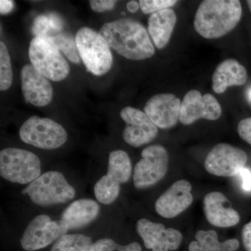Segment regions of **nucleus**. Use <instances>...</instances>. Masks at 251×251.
I'll return each mask as SVG.
<instances>
[{
    "mask_svg": "<svg viewBox=\"0 0 251 251\" xmlns=\"http://www.w3.org/2000/svg\"><path fill=\"white\" fill-rule=\"evenodd\" d=\"M34 204L48 206L64 204L74 199L75 191L62 173L49 171L41 175L22 191Z\"/></svg>",
    "mask_w": 251,
    "mask_h": 251,
    "instance_id": "3",
    "label": "nucleus"
},
{
    "mask_svg": "<svg viewBox=\"0 0 251 251\" xmlns=\"http://www.w3.org/2000/svg\"><path fill=\"white\" fill-rule=\"evenodd\" d=\"M247 69L238 61L228 59L216 67L212 76V88L216 94H223L232 86H242L247 82Z\"/></svg>",
    "mask_w": 251,
    "mask_h": 251,
    "instance_id": "18",
    "label": "nucleus"
},
{
    "mask_svg": "<svg viewBox=\"0 0 251 251\" xmlns=\"http://www.w3.org/2000/svg\"><path fill=\"white\" fill-rule=\"evenodd\" d=\"M238 133L244 141L251 145V118H246L239 122Z\"/></svg>",
    "mask_w": 251,
    "mask_h": 251,
    "instance_id": "31",
    "label": "nucleus"
},
{
    "mask_svg": "<svg viewBox=\"0 0 251 251\" xmlns=\"http://www.w3.org/2000/svg\"><path fill=\"white\" fill-rule=\"evenodd\" d=\"M69 230L62 220L52 221L50 216L41 214L29 222L20 242L24 251H39L53 244Z\"/></svg>",
    "mask_w": 251,
    "mask_h": 251,
    "instance_id": "8",
    "label": "nucleus"
},
{
    "mask_svg": "<svg viewBox=\"0 0 251 251\" xmlns=\"http://www.w3.org/2000/svg\"><path fill=\"white\" fill-rule=\"evenodd\" d=\"M99 33L110 48L125 58L144 60L155 53L146 28L135 20L123 18L105 23Z\"/></svg>",
    "mask_w": 251,
    "mask_h": 251,
    "instance_id": "1",
    "label": "nucleus"
},
{
    "mask_svg": "<svg viewBox=\"0 0 251 251\" xmlns=\"http://www.w3.org/2000/svg\"><path fill=\"white\" fill-rule=\"evenodd\" d=\"M176 2V0H140L138 1L140 9L145 14H153L161 10L170 9Z\"/></svg>",
    "mask_w": 251,
    "mask_h": 251,
    "instance_id": "28",
    "label": "nucleus"
},
{
    "mask_svg": "<svg viewBox=\"0 0 251 251\" xmlns=\"http://www.w3.org/2000/svg\"><path fill=\"white\" fill-rule=\"evenodd\" d=\"M248 6H249V9H250V11L251 12V0H249V1H247Z\"/></svg>",
    "mask_w": 251,
    "mask_h": 251,
    "instance_id": "36",
    "label": "nucleus"
},
{
    "mask_svg": "<svg viewBox=\"0 0 251 251\" xmlns=\"http://www.w3.org/2000/svg\"><path fill=\"white\" fill-rule=\"evenodd\" d=\"M13 82L12 67L9 50L4 42H0V90L6 91Z\"/></svg>",
    "mask_w": 251,
    "mask_h": 251,
    "instance_id": "26",
    "label": "nucleus"
},
{
    "mask_svg": "<svg viewBox=\"0 0 251 251\" xmlns=\"http://www.w3.org/2000/svg\"><path fill=\"white\" fill-rule=\"evenodd\" d=\"M41 173V160L35 153L14 148L0 151V175L6 181L29 184L40 176Z\"/></svg>",
    "mask_w": 251,
    "mask_h": 251,
    "instance_id": "4",
    "label": "nucleus"
},
{
    "mask_svg": "<svg viewBox=\"0 0 251 251\" xmlns=\"http://www.w3.org/2000/svg\"><path fill=\"white\" fill-rule=\"evenodd\" d=\"M31 65L49 80L59 82L69 75L70 67L51 39L35 36L29 44Z\"/></svg>",
    "mask_w": 251,
    "mask_h": 251,
    "instance_id": "5",
    "label": "nucleus"
},
{
    "mask_svg": "<svg viewBox=\"0 0 251 251\" xmlns=\"http://www.w3.org/2000/svg\"><path fill=\"white\" fill-rule=\"evenodd\" d=\"M21 90L26 101L34 106L49 105L53 97L52 85L31 64L24 66L21 72Z\"/></svg>",
    "mask_w": 251,
    "mask_h": 251,
    "instance_id": "16",
    "label": "nucleus"
},
{
    "mask_svg": "<svg viewBox=\"0 0 251 251\" xmlns=\"http://www.w3.org/2000/svg\"><path fill=\"white\" fill-rule=\"evenodd\" d=\"M196 241L190 243L188 251H237L240 247L236 239L220 242L215 230H199Z\"/></svg>",
    "mask_w": 251,
    "mask_h": 251,
    "instance_id": "21",
    "label": "nucleus"
},
{
    "mask_svg": "<svg viewBox=\"0 0 251 251\" xmlns=\"http://www.w3.org/2000/svg\"><path fill=\"white\" fill-rule=\"evenodd\" d=\"M120 117L126 124L123 138L130 146L139 148L147 145L158 135V127L139 109L126 107L120 112Z\"/></svg>",
    "mask_w": 251,
    "mask_h": 251,
    "instance_id": "12",
    "label": "nucleus"
},
{
    "mask_svg": "<svg viewBox=\"0 0 251 251\" xmlns=\"http://www.w3.org/2000/svg\"><path fill=\"white\" fill-rule=\"evenodd\" d=\"M106 175L120 185L128 182L132 175L131 161L128 153L120 150L111 151Z\"/></svg>",
    "mask_w": 251,
    "mask_h": 251,
    "instance_id": "22",
    "label": "nucleus"
},
{
    "mask_svg": "<svg viewBox=\"0 0 251 251\" xmlns=\"http://www.w3.org/2000/svg\"><path fill=\"white\" fill-rule=\"evenodd\" d=\"M242 15L240 1L205 0L198 6L194 27L204 39H218L234 29Z\"/></svg>",
    "mask_w": 251,
    "mask_h": 251,
    "instance_id": "2",
    "label": "nucleus"
},
{
    "mask_svg": "<svg viewBox=\"0 0 251 251\" xmlns=\"http://www.w3.org/2000/svg\"><path fill=\"white\" fill-rule=\"evenodd\" d=\"M100 206L92 199H79L74 201L64 209L62 214L63 221L71 230L85 227L98 217Z\"/></svg>",
    "mask_w": 251,
    "mask_h": 251,
    "instance_id": "19",
    "label": "nucleus"
},
{
    "mask_svg": "<svg viewBox=\"0 0 251 251\" xmlns=\"http://www.w3.org/2000/svg\"><path fill=\"white\" fill-rule=\"evenodd\" d=\"M242 237L243 245L246 251H251V221L243 227Z\"/></svg>",
    "mask_w": 251,
    "mask_h": 251,
    "instance_id": "32",
    "label": "nucleus"
},
{
    "mask_svg": "<svg viewBox=\"0 0 251 251\" xmlns=\"http://www.w3.org/2000/svg\"><path fill=\"white\" fill-rule=\"evenodd\" d=\"M169 155L164 147L153 145L144 149L142 159L135 165L133 183L138 189L151 187L159 182L168 169Z\"/></svg>",
    "mask_w": 251,
    "mask_h": 251,
    "instance_id": "9",
    "label": "nucleus"
},
{
    "mask_svg": "<svg viewBox=\"0 0 251 251\" xmlns=\"http://www.w3.org/2000/svg\"><path fill=\"white\" fill-rule=\"evenodd\" d=\"M50 30V21L48 15H41L37 16L33 23L31 31L35 36L46 37Z\"/></svg>",
    "mask_w": 251,
    "mask_h": 251,
    "instance_id": "29",
    "label": "nucleus"
},
{
    "mask_svg": "<svg viewBox=\"0 0 251 251\" xmlns=\"http://www.w3.org/2000/svg\"><path fill=\"white\" fill-rule=\"evenodd\" d=\"M176 23L173 9H166L153 13L148 20V32L158 49H163L169 43Z\"/></svg>",
    "mask_w": 251,
    "mask_h": 251,
    "instance_id": "20",
    "label": "nucleus"
},
{
    "mask_svg": "<svg viewBox=\"0 0 251 251\" xmlns=\"http://www.w3.org/2000/svg\"><path fill=\"white\" fill-rule=\"evenodd\" d=\"M242 179V187L246 191H251V171L248 168H243L240 172Z\"/></svg>",
    "mask_w": 251,
    "mask_h": 251,
    "instance_id": "33",
    "label": "nucleus"
},
{
    "mask_svg": "<svg viewBox=\"0 0 251 251\" xmlns=\"http://www.w3.org/2000/svg\"><path fill=\"white\" fill-rule=\"evenodd\" d=\"M192 186L189 181H175L155 203L156 212L162 217L173 219L188 209L193 203Z\"/></svg>",
    "mask_w": 251,
    "mask_h": 251,
    "instance_id": "15",
    "label": "nucleus"
},
{
    "mask_svg": "<svg viewBox=\"0 0 251 251\" xmlns=\"http://www.w3.org/2000/svg\"><path fill=\"white\" fill-rule=\"evenodd\" d=\"M181 100L171 93L158 94L147 102L144 111L158 128H173L179 120Z\"/></svg>",
    "mask_w": 251,
    "mask_h": 251,
    "instance_id": "14",
    "label": "nucleus"
},
{
    "mask_svg": "<svg viewBox=\"0 0 251 251\" xmlns=\"http://www.w3.org/2000/svg\"><path fill=\"white\" fill-rule=\"evenodd\" d=\"M14 7V2L11 0L0 1V13L1 15L9 14Z\"/></svg>",
    "mask_w": 251,
    "mask_h": 251,
    "instance_id": "34",
    "label": "nucleus"
},
{
    "mask_svg": "<svg viewBox=\"0 0 251 251\" xmlns=\"http://www.w3.org/2000/svg\"><path fill=\"white\" fill-rule=\"evenodd\" d=\"M75 39L80 58L89 72L102 75L110 71L113 58L103 36L94 29L83 27L77 31Z\"/></svg>",
    "mask_w": 251,
    "mask_h": 251,
    "instance_id": "6",
    "label": "nucleus"
},
{
    "mask_svg": "<svg viewBox=\"0 0 251 251\" xmlns=\"http://www.w3.org/2000/svg\"><path fill=\"white\" fill-rule=\"evenodd\" d=\"M20 138L28 145L43 150H55L67 141L68 134L62 125L49 118L31 117L21 126Z\"/></svg>",
    "mask_w": 251,
    "mask_h": 251,
    "instance_id": "7",
    "label": "nucleus"
},
{
    "mask_svg": "<svg viewBox=\"0 0 251 251\" xmlns=\"http://www.w3.org/2000/svg\"><path fill=\"white\" fill-rule=\"evenodd\" d=\"M94 192L97 201L107 205L115 202L118 198L120 193V184L115 182L108 175H103L96 183Z\"/></svg>",
    "mask_w": 251,
    "mask_h": 251,
    "instance_id": "25",
    "label": "nucleus"
},
{
    "mask_svg": "<svg viewBox=\"0 0 251 251\" xmlns=\"http://www.w3.org/2000/svg\"><path fill=\"white\" fill-rule=\"evenodd\" d=\"M94 251H143L139 243L122 245L110 238H102L94 242Z\"/></svg>",
    "mask_w": 251,
    "mask_h": 251,
    "instance_id": "27",
    "label": "nucleus"
},
{
    "mask_svg": "<svg viewBox=\"0 0 251 251\" xmlns=\"http://www.w3.org/2000/svg\"><path fill=\"white\" fill-rule=\"evenodd\" d=\"M221 105L212 94L202 96L199 91L191 90L181 103L179 121L184 125H192L200 119L214 121L221 117Z\"/></svg>",
    "mask_w": 251,
    "mask_h": 251,
    "instance_id": "11",
    "label": "nucleus"
},
{
    "mask_svg": "<svg viewBox=\"0 0 251 251\" xmlns=\"http://www.w3.org/2000/svg\"><path fill=\"white\" fill-rule=\"evenodd\" d=\"M46 37L51 39L71 62L74 64L80 63V57L75 39L70 33L64 31L51 32Z\"/></svg>",
    "mask_w": 251,
    "mask_h": 251,
    "instance_id": "24",
    "label": "nucleus"
},
{
    "mask_svg": "<svg viewBox=\"0 0 251 251\" xmlns=\"http://www.w3.org/2000/svg\"><path fill=\"white\" fill-rule=\"evenodd\" d=\"M247 160V153L241 149L229 144H218L208 153L204 168L211 175L231 177L240 173Z\"/></svg>",
    "mask_w": 251,
    "mask_h": 251,
    "instance_id": "10",
    "label": "nucleus"
},
{
    "mask_svg": "<svg viewBox=\"0 0 251 251\" xmlns=\"http://www.w3.org/2000/svg\"><path fill=\"white\" fill-rule=\"evenodd\" d=\"M203 205L208 222L216 227H233L240 221L239 213L231 206L228 199L222 193H208Z\"/></svg>",
    "mask_w": 251,
    "mask_h": 251,
    "instance_id": "17",
    "label": "nucleus"
},
{
    "mask_svg": "<svg viewBox=\"0 0 251 251\" xmlns=\"http://www.w3.org/2000/svg\"><path fill=\"white\" fill-rule=\"evenodd\" d=\"M139 3L137 2L136 1H128V4L126 5L127 9L131 13L136 12L138 9H139Z\"/></svg>",
    "mask_w": 251,
    "mask_h": 251,
    "instance_id": "35",
    "label": "nucleus"
},
{
    "mask_svg": "<svg viewBox=\"0 0 251 251\" xmlns=\"http://www.w3.org/2000/svg\"><path fill=\"white\" fill-rule=\"evenodd\" d=\"M50 251H94V242L82 234H66L52 244Z\"/></svg>",
    "mask_w": 251,
    "mask_h": 251,
    "instance_id": "23",
    "label": "nucleus"
},
{
    "mask_svg": "<svg viewBox=\"0 0 251 251\" xmlns=\"http://www.w3.org/2000/svg\"><path fill=\"white\" fill-rule=\"evenodd\" d=\"M138 235L147 249L152 251H175L179 249L183 236L177 229L166 228L161 224L142 219L136 224Z\"/></svg>",
    "mask_w": 251,
    "mask_h": 251,
    "instance_id": "13",
    "label": "nucleus"
},
{
    "mask_svg": "<svg viewBox=\"0 0 251 251\" xmlns=\"http://www.w3.org/2000/svg\"><path fill=\"white\" fill-rule=\"evenodd\" d=\"M249 97H250V99H251V91L250 92V94H249Z\"/></svg>",
    "mask_w": 251,
    "mask_h": 251,
    "instance_id": "37",
    "label": "nucleus"
},
{
    "mask_svg": "<svg viewBox=\"0 0 251 251\" xmlns=\"http://www.w3.org/2000/svg\"><path fill=\"white\" fill-rule=\"evenodd\" d=\"M117 1L114 0H91V9L96 12L101 13L113 9L116 6Z\"/></svg>",
    "mask_w": 251,
    "mask_h": 251,
    "instance_id": "30",
    "label": "nucleus"
}]
</instances>
